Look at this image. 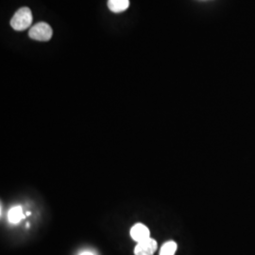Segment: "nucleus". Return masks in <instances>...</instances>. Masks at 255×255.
I'll return each instance as SVG.
<instances>
[{"label":"nucleus","mask_w":255,"mask_h":255,"mask_svg":"<svg viewBox=\"0 0 255 255\" xmlns=\"http://www.w3.org/2000/svg\"><path fill=\"white\" fill-rule=\"evenodd\" d=\"M157 250V242L152 238H148L139 242L134 249L135 255H153Z\"/></svg>","instance_id":"3"},{"label":"nucleus","mask_w":255,"mask_h":255,"mask_svg":"<svg viewBox=\"0 0 255 255\" xmlns=\"http://www.w3.org/2000/svg\"><path fill=\"white\" fill-rule=\"evenodd\" d=\"M28 35L33 40L46 42L52 37V28L45 22H40L29 29Z\"/></svg>","instance_id":"2"},{"label":"nucleus","mask_w":255,"mask_h":255,"mask_svg":"<svg viewBox=\"0 0 255 255\" xmlns=\"http://www.w3.org/2000/svg\"><path fill=\"white\" fill-rule=\"evenodd\" d=\"M32 23V13L31 10L24 7L19 9L10 20V26L17 31H22L27 29Z\"/></svg>","instance_id":"1"},{"label":"nucleus","mask_w":255,"mask_h":255,"mask_svg":"<svg viewBox=\"0 0 255 255\" xmlns=\"http://www.w3.org/2000/svg\"><path fill=\"white\" fill-rule=\"evenodd\" d=\"M8 218L10 223L16 224L25 218V215L23 214V210L20 206H14L9 210Z\"/></svg>","instance_id":"6"},{"label":"nucleus","mask_w":255,"mask_h":255,"mask_svg":"<svg viewBox=\"0 0 255 255\" xmlns=\"http://www.w3.org/2000/svg\"><path fill=\"white\" fill-rule=\"evenodd\" d=\"M81 255H94L92 253H89V252H84V253H82Z\"/></svg>","instance_id":"8"},{"label":"nucleus","mask_w":255,"mask_h":255,"mask_svg":"<svg viewBox=\"0 0 255 255\" xmlns=\"http://www.w3.org/2000/svg\"><path fill=\"white\" fill-rule=\"evenodd\" d=\"M149 235L150 234H149L148 228L141 223H138L136 225H134L130 230V237L138 243L150 238Z\"/></svg>","instance_id":"4"},{"label":"nucleus","mask_w":255,"mask_h":255,"mask_svg":"<svg viewBox=\"0 0 255 255\" xmlns=\"http://www.w3.org/2000/svg\"><path fill=\"white\" fill-rule=\"evenodd\" d=\"M128 5H129L128 0H109L108 1L110 10L116 13H119L126 10L128 8Z\"/></svg>","instance_id":"5"},{"label":"nucleus","mask_w":255,"mask_h":255,"mask_svg":"<svg viewBox=\"0 0 255 255\" xmlns=\"http://www.w3.org/2000/svg\"><path fill=\"white\" fill-rule=\"evenodd\" d=\"M177 251V244L174 241H168L162 247L160 255H174Z\"/></svg>","instance_id":"7"}]
</instances>
